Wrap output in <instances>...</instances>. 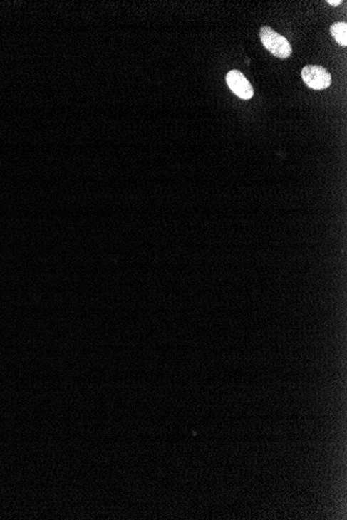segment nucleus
<instances>
[{"label":"nucleus","instance_id":"obj_1","mask_svg":"<svg viewBox=\"0 0 347 520\" xmlns=\"http://www.w3.org/2000/svg\"><path fill=\"white\" fill-rule=\"evenodd\" d=\"M261 43L276 58L285 60L292 53V47L285 36L279 35L269 26H262L259 31Z\"/></svg>","mask_w":347,"mask_h":520},{"label":"nucleus","instance_id":"obj_2","mask_svg":"<svg viewBox=\"0 0 347 520\" xmlns=\"http://www.w3.org/2000/svg\"><path fill=\"white\" fill-rule=\"evenodd\" d=\"M301 78L313 90H326L332 85V75L321 66H306L301 70Z\"/></svg>","mask_w":347,"mask_h":520},{"label":"nucleus","instance_id":"obj_3","mask_svg":"<svg viewBox=\"0 0 347 520\" xmlns=\"http://www.w3.org/2000/svg\"><path fill=\"white\" fill-rule=\"evenodd\" d=\"M227 85L236 96L249 100L254 96V88L248 79L238 70H231L226 76Z\"/></svg>","mask_w":347,"mask_h":520},{"label":"nucleus","instance_id":"obj_4","mask_svg":"<svg viewBox=\"0 0 347 520\" xmlns=\"http://www.w3.org/2000/svg\"><path fill=\"white\" fill-rule=\"evenodd\" d=\"M331 33L334 36L336 42L341 46H347V24L346 22H336L331 26Z\"/></svg>","mask_w":347,"mask_h":520},{"label":"nucleus","instance_id":"obj_5","mask_svg":"<svg viewBox=\"0 0 347 520\" xmlns=\"http://www.w3.org/2000/svg\"><path fill=\"white\" fill-rule=\"evenodd\" d=\"M328 4H330L331 6H339L340 4H342L341 0H328Z\"/></svg>","mask_w":347,"mask_h":520}]
</instances>
